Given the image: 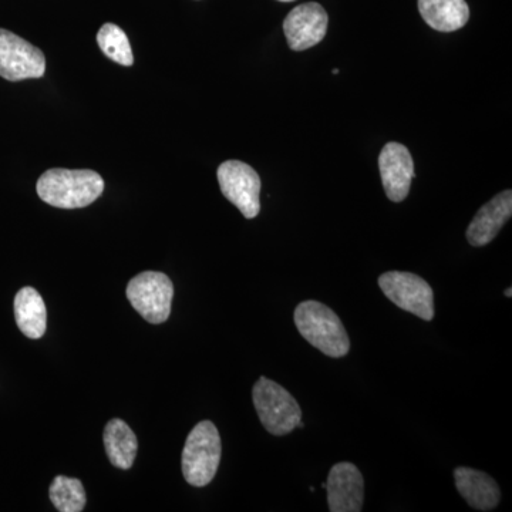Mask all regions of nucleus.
<instances>
[{
    "label": "nucleus",
    "instance_id": "nucleus-16",
    "mask_svg": "<svg viewBox=\"0 0 512 512\" xmlns=\"http://www.w3.org/2000/svg\"><path fill=\"white\" fill-rule=\"evenodd\" d=\"M104 448L114 467L130 470L137 457L138 440L126 421L113 419L104 429Z\"/></svg>",
    "mask_w": 512,
    "mask_h": 512
},
{
    "label": "nucleus",
    "instance_id": "nucleus-17",
    "mask_svg": "<svg viewBox=\"0 0 512 512\" xmlns=\"http://www.w3.org/2000/svg\"><path fill=\"white\" fill-rule=\"evenodd\" d=\"M49 498L60 512H82L86 507V491L77 478L57 476L50 485Z\"/></svg>",
    "mask_w": 512,
    "mask_h": 512
},
{
    "label": "nucleus",
    "instance_id": "nucleus-2",
    "mask_svg": "<svg viewBox=\"0 0 512 512\" xmlns=\"http://www.w3.org/2000/svg\"><path fill=\"white\" fill-rule=\"evenodd\" d=\"M293 320L302 338L308 340L313 348L320 350L323 355L340 359L350 352V340L345 325L325 303H299Z\"/></svg>",
    "mask_w": 512,
    "mask_h": 512
},
{
    "label": "nucleus",
    "instance_id": "nucleus-1",
    "mask_svg": "<svg viewBox=\"0 0 512 512\" xmlns=\"http://www.w3.org/2000/svg\"><path fill=\"white\" fill-rule=\"evenodd\" d=\"M40 200L60 210L89 207L104 191V180L93 170H47L36 184Z\"/></svg>",
    "mask_w": 512,
    "mask_h": 512
},
{
    "label": "nucleus",
    "instance_id": "nucleus-19",
    "mask_svg": "<svg viewBox=\"0 0 512 512\" xmlns=\"http://www.w3.org/2000/svg\"><path fill=\"white\" fill-rule=\"evenodd\" d=\"M511 291H512V289L508 288L507 291L504 292V295L508 296V298H511V296H512V292Z\"/></svg>",
    "mask_w": 512,
    "mask_h": 512
},
{
    "label": "nucleus",
    "instance_id": "nucleus-8",
    "mask_svg": "<svg viewBox=\"0 0 512 512\" xmlns=\"http://www.w3.org/2000/svg\"><path fill=\"white\" fill-rule=\"evenodd\" d=\"M46 73V57L28 40L0 29V77L9 82L40 79Z\"/></svg>",
    "mask_w": 512,
    "mask_h": 512
},
{
    "label": "nucleus",
    "instance_id": "nucleus-6",
    "mask_svg": "<svg viewBox=\"0 0 512 512\" xmlns=\"http://www.w3.org/2000/svg\"><path fill=\"white\" fill-rule=\"evenodd\" d=\"M379 286L390 302L417 318L433 320L434 292L431 286L412 272L390 271L380 275Z\"/></svg>",
    "mask_w": 512,
    "mask_h": 512
},
{
    "label": "nucleus",
    "instance_id": "nucleus-20",
    "mask_svg": "<svg viewBox=\"0 0 512 512\" xmlns=\"http://www.w3.org/2000/svg\"><path fill=\"white\" fill-rule=\"evenodd\" d=\"M278 2H293V0H278Z\"/></svg>",
    "mask_w": 512,
    "mask_h": 512
},
{
    "label": "nucleus",
    "instance_id": "nucleus-7",
    "mask_svg": "<svg viewBox=\"0 0 512 512\" xmlns=\"http://www.w3.org/2000/svg\"><path fill=\"white\" fill-rule=\"evenodd\" d=\"M217 177L224 197L234 204L247 220L258 217L261 211V178L251 165L238 160L225 161L218 168Z\"/></svg>",
    "mask_w": 512,
    "mask_h": 512
},
{
    "label": "nucleus",
    "instance_id": "nucleus-5",
    "mask_svg": "<svg viewBox=\"0 0 512 512\" xmlns=\"http://www.w3.org/2000/svg\"><path fill=\"white\" fill-rule=\"evenodd\" d=\"M128 302L147 322L160 325L170 318L174 285L163 272L147 271L127 285Z\"/></svg>",
    "mask_w": 512,
    "mask_h": 512
},
{
    "label": "nucleus",
    "instance_id": "nucleus-10",
    "mask_svg": "<svg viewBox=\"0 0 512 512\" xmlns=\"http://www.w3.org/2000/svg\"><path fill=\"white\" fill-rule=\"evenodd\" d=\"M379 170L387 198L393 202L406 200L416 175L409 148L394 141L387 143L380 151Z\"/></svg>",
    "mask_w": 512,
    "mask_h": 512
},
{
    "label": "nucleus",
    "instance_id": "nucleus-18",
    "mask_svg": "<svg viewBox=\"0 0 512 512\" xmlns=\"http://www.w3.org/2000/svg\"><path fill=\"white\" fill-rule=\"evenodd\" d=\"M97 45L101 52L113 62L121 64V66H133L134 56L130 40L120 26L114 25V23H104L97 33Z\"/></svg>",
    "mask_w": 512,
    "mask_h": 512
},
{
    "label": "nucleus",
    "instance_id": "nucleus-12",
    "mask_svg": "<svg viewBox=\"0 0 512 512\" xmlns=\"http://www.w3.org/2000/svg\"><path fill=\"white\" fill-rule=\"evenodd\" d=\"M511 215L512 191L507 190L495 195L493 200L488 201L480 208L476 217L468 225V244L477 248L490 244L510 220Z\"/></svg>",
    "mask_w": 512,
    "mask_h": 512
},
{
    "label": "nucleus",
    "instance_id": "nucleus-9",
    "mask_svg": "<svg viewBox=\"0 0 512 512\" xmlns=\"http://www.w3.org/2000/svg\"><path fill=\"white\" fill-rule=\"evenodd\" d=\"M328 13L319 3L296 6L284 20V32L293 52H303L319 45L328 32Z\"/></svg>",
    "mask_w": 512,
    "mask_h": 512
},
{
    "label": "nucleus",
    "instance_id": "nucleus-3",
    "mask_svg": "<svg viewBox=\"0 0 512 512\" xmlns=\"http://www.w3.org/2000/svg\"><path fill=\"white\" fill-rule=\"evenodd\" d=\"M221 454V437L215 424L210 420L198 423L188 434L181 458L185 481L192 487L210 484L220 467Z\"/></svg>",
    "mask_w": 512,
    "mask_h": 512
},
{
    "label": "nucleus",
    "instance_id": "nucleus-13",
    "mask_svg": "<svg viewBox=\"0 0 512 512\" xmlns=\"http://www.w3.org/2000/svg\"><path fill=\"white\" fill-rule=\"evenodd\" d=\"M454 481L461 497L477 511H493L500 504L501 490L497 481L483 471L474 468L457 467Z\"/></svg>",
    "mask_w": 512,
    "mask_h": 512
},
{
    "label": "nucleus",
    "instance_id": "nucleus-11",
    "mask_svg": "<svg viewBox=\"0 0 512 512\" xmlns=\"http://www.w3.org/2000/svg\"><path fill=\"white\" fill-rule=\"evenodd\" d=\"M329 511L360 512L365 501V480L355 464L349 461L335 464L325 484Z\"/></svg>",
    "mask_w": 512,
    "mask_h": 512
},
{
    "label": "nucleus",
    "instance_id": "nucleus-15",
    "mask_svg": "<svg viewBox=\"0 0 512 512\" xmlns=\"http://www.w3.org/2000/svg\"><path fill=\"white\" fill-rule=\"evenodd\" d=\"M18 328L26 338L40 339L46 333L47 311L42 295L35 288L20 289L13 302Z\"/></svg>",
    "mask_w": 512,
    "mask_h": 512
},
{
    "label": "nucleus",
    "instance_id": "nucleus-4",
    "mask_svg": "<svg viewBox=\"0 0 512 512\" xmlns=\"http://www.w3.org/2000/svg\"><path fill=\"white\" fill-rule=\"evenodd\" d=\"M252 399L262 426L272 436H286L302 421V409L295 397L274 380L259 377Z\"/></svg>",
    "mask_w": 512,
    "mask_h": 512
},
{
    "label": "nucleus",
    "instance_id": "nucleus-14",
    "mask_svg": "<svg viewBox=\"0 0 512 512\" xmlns=\"http://www.w3.org/2000/svg\"><path fill=\"white\" fill-rule=\"evenodd\" d=\"M417 5L421 18L437 32H456L470 19L466 0H419Z\"/></svg>",
    "mask_w": 512,
    "mask_h": 512
}]
</instances>
